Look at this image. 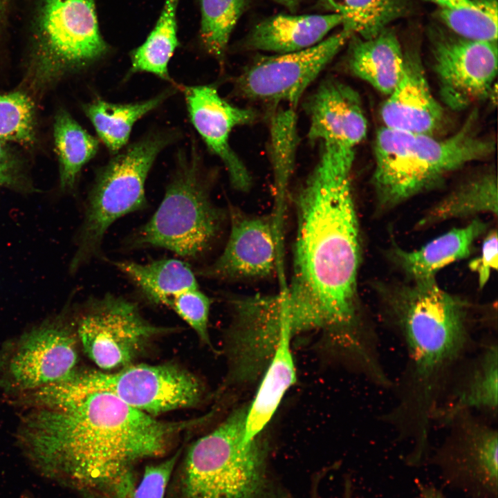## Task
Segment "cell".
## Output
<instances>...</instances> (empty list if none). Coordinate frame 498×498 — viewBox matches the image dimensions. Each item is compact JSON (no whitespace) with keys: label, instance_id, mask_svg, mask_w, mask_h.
<instances>
[{"label":"cell","instance_id":"1","mask_svg":"<svg viewBox=\"0 0 498 498\" xmlns=\"http://www.w3.org/2000/svg\"><path fill=\"white\" fill-rule=\"evenodd\" d=\"M21 443L43 477L82 498H133L135 467L164 454L175 437L205 420L164 421L90 386L75 374L37 389Z\"/></svg>","mask_w":498,"mask_h":498},{"label":"cell","instance_id":"2","mask_svg":"<svg viewBox=\"0 0 498 498\" xmlns=\"http://www.w3.org/2000/svg\"><path fill=\"white\" fill-rule=\"evenodd\" d=\"M294 202L292 274L284 290L270 295L273 311L293 335L324 329L336 346L368 344L376 331L358 304L360 237L351 175L316 164Z\"/></svg>","mask_w":498,"mask_h":498},{"label":"cell","instance_id":"3","mask_svg":"<svg viewBox=\"0 0 498 498\" xmlns=\"http://www.w3.org/2000/svg\"><path fill=\"white\" fill-rule=\"evenodd\" d=\"M385 313L405 349L406 362L393 382L394 404L382 420L414 443V454H422L454 374L477 347L468 306L430 277L387 293Z\"/></svg>","mask_w":498,"mask_h":498},{"label":"cell","instance_id":"4","mask_svg":"<svg viewBox=\"0 0 498 498\" xmlns=\"http://www.w3.org/2000/svg\"><path fill=\"white\" fill-rule=\"evenodd\" d=\"M472 117L453 135H432L385 127L374 142L373 185L378 205L393 208L439 185L450 173L489 156L495 149L490 138L476 130Z\"/></svg>","mask_w":498,"mask_h":498},{"label":"cell","instance_id":"5","mask_svg":"<svg viewBox=\"0 0 498 498\" xmlns=\"http://www.w3.org/2000/svg\"><path fill=\"white\" fill-rule=\"evenodd\" d=\"M248 405L234 410L189 448L181 466L178 498H266V443L244 441Z\"/></svg>","mask_w":498,"mask_h":498},{"label":"cell","instance_id":"6","mask_svg":"<svg viewBox=\"0 0 498 498\" xmlns=\"http://www.w3.org/2000/svg\"><path fill=\"white\" fill-rule=\"evenodd\" d=\"M224 214L212 201L194 145L178 155L164 197L147 222L124 243L127 250L160 248L190 260L203 257L219 236Z\"/></svg>","mask_w":498,"mask_h":498},{"label":"cell","instance_id":"7","mask_svg":"<svg viewBox=\"0 0 498 498\" xmlns=\"http://www.w3.org/2000/svg\"><path fill=\"white\" fill-rule=\"evenodd\" d=\"M32 6L28 72L33 85H48L108 53L95 0H33Z\"/></svg>","mask_w":498,"mask_h":498},{"label":"cell","instance_id":"8","mask_svg":"<svg viewBox=\"0 0 498 498\" xmlns=\"http://www.w3.org/2000/svg\"><path fill=\"white\" fill-rule=\"evenodd\" d=\"M173 139L171 133H150L116 154L99 170L87 200L73 269L100 254L114 222L146 207L147 178L158 155Z\"/></svg>","mask_w":498,"mask_h":498},{"label":"cell","instance_id":"9","mask_svg":"<svg viewBox=\"0 0 498 498\" xmlns=\"http://www.w3.org/2000/svg\"><path fill=\"white\" fill-rule=\"evenodd\" d=\"M353 34L342 30L308 48L257 58L236 77L242 98L296 108L307 88L349 42Z\"/></svg>","mask_w":498,"mask_h":498},{"label":"cell","instance_id":"10","mask_svg":"<svg viewBox=\"0 0 498 498\" xmlns=\"http://www.w3.org/2000/svg\"><path fill=\"white\" fill-rule=\"evenodd\" d=\"M427 35L445 104L459 111L491 93L497 72V42L467 39L439 24L430 26Z\"/></svg>","mask_w":498,"mask_h":498},{"label":"cell","instance_id":"11","mask_svg":"<svg viewBox=\"0 0 498 498\" xmlns=\"http://www.w3.org/2000/svg\"><path fill=\"white\" fill-rule=\"evenodd\" d=\"M167 331L147 320L136 304L110 293L94 299L77 323L85 352L107 371L129 365L153 338Z\"/></svg>","mask_w":498,"mask_h":498},{"label":"cell","instance_id":"12","mask_svg":"<svg viewBox=\"0 0 498 498\" xmlns=\"http://www.w3.org/2000/svg\"><path fill=\"white\" fill-rule=\"evenodd\" d=\"M91 387L109 391L131 407L151 416L197 404L199 380L172 365H127L118 371L81 374Z\"/></svg>","mask_w":498,"mask_h":498},{"label":"cell","instance_id":"13","mask_svg":"<svg viewBox=\"0 0 498 498\" xmlns=\"http://www.w3.org/2000/svg\"><path fill=\"white\" fill-rule=\"evenodd\" d=\"M308 136L320 146L319 160L351 172L355 153L367 132L358 93L335 79L324 80L308 99Z\"/></svg>","mask_w":498,"mask_h":498},{"label":"cell","instance_id":"14","mask_svg":"<svg viewBox=\"0 0 498 498\" xmlns=\"http://www.w3.org/2000/svg\"><path fill=\"white\" fill-rule=\"evenodd\" d=\"M230 229L221 254L195 275L219 280L261 278L279 274L286 288L284 249L276 234L272 214L252 216L230 205Z\"/></svg>","mask_w":498,"mask_h":498},{"label":"cell","instance_id":"15","mask_svg":"<svg viewBox=\"0 0 498 498\" xmlns=\"http://www.w3.org/2000/svg\"><path fill=\"white\" fill-rule=\"evenodd\" d=\"M191 122L210 151L223 163L234 188L246 192L252 184L251 176L230 144V133L239 126L252 123L257 118L254 110L229 103L212 85L183 86Z\"/></svg>","mask_w":498,"mask_h":498},{"label":"cell","instance_id":"16","mask_svg":"<svg viewBox=\"0 0 498 498\" xmlns=\"http://www.w3.org/2000/svg\"><path fill=\"white\" fill-rule=\"evenodd\" d=\"M437 454L459 479L496 495L498 432L487 418L472 412L454 416Z\"/></svg>","mask_w":498,"mask_h":498},{"label":"cell","instance_id":"17","mask_svg":"<svg viewBox=\"0 0 498 498\" xmlns=\"http://www.w3.org/2000/svg\"><path fill=\"white\" fill-rule=\"evenodd\" d=\"M470 353V354H471ZM461 363L433 417V426H445L454 416L472 412L493 419L498 409V346L490 338Z\"/></svg>","mask_w":498,"mask_h":498},{"label":"cell","instance_id":"18","mask_svg":"<svg viewBox=\"0 0 498 498\" xmlns=\"http://www.w3.org/2000/svg\"><path fill=\"white\" fill-rule=\"evenodd\" d=\"M77 354L74 337L66 329L42 327L19 344L11 358L10 374L21 387L37 389L73 376Z\"/></svg>","mask_w":498,"mask_h":498},{"label":"cell","instance_id":"19","mask_svg":"<svg viewBox=\"0 0 498 498\" xmlns=\"http://www.w3.org/2000/svg\"><path fill=\"white\" fill-rule=\"evenodd\" d=\"M404 53L403 75L380 109L384 127L432 135L442 123L443 109L432 93L418 53Z\"/></svg>","mask_w":498,"mask_h":498},{"label":"cell","instance_id":"20","mask_svg":"<svg viewBox=\"0 0 498 498\" xmlns=\"http://www.w3.org/2000/svg\"><path fill=\"white\" fill-rule=\"evenodd\" d=\"M342 19L335 13L270 17L256 24L246 37L248 50L287 53L304 50L322 42Z\"/></svg>","mask_w":498,"mask_h":498},{"label":"cell","instance_id":"21","mask_svg":"<svg viewBox=\"0 0 498 498\" xmlns=\"http://www.w3.org/2000/svg\"><path fill=\"white\" fill-rule=\"evenodd\" d=\"M349 41V71L388 95L398 83L405 64V53L396 33L386 28L374 37L352 35Z\"/></svg>","mask_w":498,"mask_h":498},{"label":"cell","instance_id":"22","mask_svg":"<svg viewBox=\"0 0 498 498\" xmlns=\"http://www.w3.org/2000/svg\"><path fill=\"white\" fill-rule=\"evenodd\" d=\"M269 129V152L274 181V206L271 214L278 241L284 245L288 190L299 140L295 108L274 107Z\"/></svg>","mask_w":498,"mask_h":498},{"label":"cell","instance_id":"23","mask_svg":"<svg viewBox=\"0 0 498 498\" xmlns=\"http://www.w3.org/2000/svg\"><path fill=\"white\" fill-rule=\"evenodd\" d=\"M481 219H474L463 228L452 229L418 250L393 248V260L412 280L434 277L444 266L468 257L474 241L486 230Z\"/></svg>","mask_w":498,"mask_h":498},{"label":"cell","instance_id":"24","mask_svg":"<svg viewBox=\"0 0 498 498\" xmlns=\"http://www.w3.org/2000/svg\"><path fill=\"white\" fill-rule=\"evenodd\" d=\"M291 334L283 331L253 401L248 405L244 441L248 443L261 434L278 408L286 391L296 381L290 351Z\"/></svg>","mask_w":498,"mask_h":498},{"label":"cell","instance_id":"25","mask_svg":"<svg viewBox=\"0 0 498 498\" xmlns=\"http://www.w3.org/2000/svg\"><path fill=\"white\" fill-rule=\"evenodd\" d=\"M113 264L145 296L157 304L165 305L174 295L199 287L196 275L190 266L176 259H159L146 264L130 261Z\"/></svg>","mask_w":498,"mask_h":498},{"label":"cell","instance_id":"26","mask_svg":"<svg viewBox=\"0 0 498 498\" xmlns=\"http://www.w3.org/2000/svg\"><path fill=\"white\" fill-rule=\"evenodd\" d=\"M172 93L169 89L150 99L128 104L96 99L84 105V110L100 140L110 152L116 154L128 142L134 124Z\"/></svg>","mask_w":498,"mask_h":498},{"label":"cell","instance_id":"27","mask_svg":"<svg viewBox=\"0 0 498 498\" xmlns=\"http://www.w3.org/2000/svg\"><path fill=\"white\" fill-rule=\"evenodd\" d=\"M497 176L492 172H486L456 188L428 211L417 227H426L448 219L478 213L497 215Z\"/></svg>","mask_w":498,"mask_h":498},{"label":"cell","instance_id":"28","mask_svg":"<svg viewBox=\"0 0 498 498\" xmlns=\"http://www.w3.org/2000/svg\"><path fill=\"white\" fill-rule=\"evenodd\" d=\"M340 15L343 28L363 39L376 36L387 26L410 14L409 0H323Z\"/></svg>","mask_w":498,"mask_h":498},{"label":"cell","instance_id":"29","mask_svg":"<svg viewBox=\"0 0 498 498\" xmlns=\"http://www.w3.org/2000/svg\"><path fill=\"white\" fill-rule=\"evenodd\" d=\"M179 0H165L160 16L146 40L130 54V73L146 72L170 80L168 64L179 43L177 8Z\"/></svg>","mask_w":498,"mask_h":498},{"label":"cell","instance_id":"30","mask_svg":"<svg viewBox=\"0 0 498 498\" xmlns=\"http://www.w3.org/2000/svg\"><path fill=\"white\" fill-rule=\"evenodd\" d=\"M53 136L61 187L72 189L83 166L96 155L99 140L64 110L58 111L55 116Z\"/></svg>","mask_w":498,"mask_h":498},{"label":"cell","instance_id":"31","mask_svg":"<svg viewBox=\"0 0 498 498\" xmlns=\"http://www.w3.org/2000/svg\"><path fill=\"white\" fill-rule=\"evenodd\" d=\"M200 41L205 50L223 64L230 40L248 0H199Z\"/></svg>","mask_w":498,"mask_h":498},{"label":"cell","instance_id":"32","mask_svg":"<svg viewBox=\"0 0 498 498\" xmlns=\"http://www.w3.org/2000/svg\"><path fill=\"white\" fill-rule=\"evenodd\" d=\"M474 8H439L442 25L452 33L473 40L497 42V0H471Z\"/></svg>","mask_w":498,"mask_h":498},{"label":"cell","instance_id":"33","mask_svg":"<svg viewBox=\"0 0 498 498\" xmlns=\"http://www.w3.org/2000/svg\"><path fill=\"white\" fill-rule=\"evenodd\" d=\"M34 104L21 91L0 94V140L28 145L35 140Z\"/></svg>","mask_w":498,"mask_h":498},{"label":"cell","instance_id":"34","mask_svg":"<svg viewBox=\"0 0 498 498\" xmlns=\"http://www.w3.org/2000/svg\"><path fill=\"white\" fill-rule=\"evenodd\" d=\"M165 305L181 317L204 344L211 346L208 331L211 299L199 287L174 295Z\"/></svg>","mask_w":498,"mask_h":498},{"label":"cell","instance_id":"35","mask_svg":"<svg viewBox=\"0 0 498 498\" xmlns=\"http://www.w3.org/2000/svg\"><path fill=\"white\" fill-rule=\"evenodd\" d=\"M178 456L179 452L158 464L147 466L133 498H164Z\"/></svg>","mask_w":498,"mask_h":498},{"label":"cell","instance_id":"36","mask_svg":"<svg viewBox=\"0 0 498 498\" xmlns=\"http://www.w3.org/2000/svg\"><path fill=\"white\" fill-rule=\"evenodd\" d=\"M497 232L491 230L485 237L481 255L469 263V268L478 277L479 286L482 288L488 282L491 272L497 269Z\"/></svg>","mask_w":498,"mask_h":498},{"label":"cell","instance_id":"37","mask_svg":"<svg viewBox=\"0 0 498 498\" xmlns=\"http://www.w3.org/2000/svg\"><path fill=\"white\" fill-rule=\"evenodd\" d=\"M19 175L17 163H0V187H13L19 183Z\"/></svg>","mask_w":498,"mask_h":498},{"label":"cell","instance_id":"38","mask_svg":"<svg viewBox=\"0 0 498 498\" xmlns=\"http://www.w3.org/2000/svg\"><path fill=\"white\" fill-rule=\"evenodd\" d=\"M434 3L439 8H448L452 9L474 8L477 7L471 0H424Z\"/></svg>","mask_w":498,"mask_h":498},{"label":"cell","instance_id":"39","mask_svg":"<svg viewBox=\"0 0 498 498\" xmlns=\"http://www.w3.org/2000/svg\"><path fill=\"white\" fill-rule=\"evenodd\" d=\"M10 8V0H0V35L6 28Z\"/></svg>","mask_w":498,"mask_h":498},{"label":"cell","instance_id":"40","mask_svg":"<svg viewBox=\"0 0 498 498\" xmlns=\"http://www.w3.org/2000/svg\"><path fill=\"white\" fill-rule=\"evenodd\" d=\"M0 163L10 164L17 163L13 159L10 151L6 147L4 142L0 140Z\"/></svg>","mask_w":498,"mask_h":498},{"label":"cell","instance_id":"41","mask_svg":"<svg viewBox=\"0 0 498 498\" xmlns=\"http://www.w3.org/2000/svg\"><path fill=\"white\" fill-rule=\"evenodd\" d=\"M279 3L288 7V8H293L295 7L298 3L299 0H275Z\"/></svg>","mask_w":498,"mask_h":498},{"label":"cell","instance_id":"42","mask_svg":"<svg viewBox=\"0 0 498 498\" xmlns=\"http://www.w3.org/2000/svg\"><path fill=\"white\" fill-rule=\"evenodd\" d=\"M24 498H33V497H29V496H27V497H24Z\"/></svg>","mask_w":498,"mask_h":498}]
</instances>
